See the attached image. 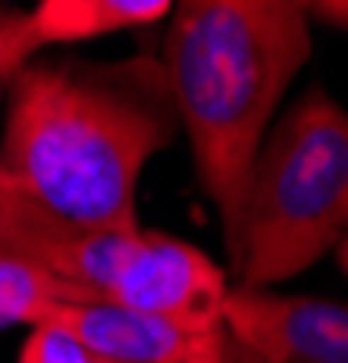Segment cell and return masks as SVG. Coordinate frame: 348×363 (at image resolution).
Wrapping results in <instances>:
<instances>
[{"label": "cell", "instance_id": "6", "mask_svg": "<svg viewBox=\"0 0 348 363\" xmlns=\"http://www.w3.org/2000/svg\"><path fill=\"white\" fill-rule=\"evenodd\" d=\"M62 327L87 349L112 363H228V338L221 327H196L112 301H54L40 309L33 327Z\"/></svg>", "mask_w": 348, "mask_h": 363}, {"label": "cell", "instance_id": "11", "mask_svg": "<svg viewBox=\"0 0 348 363\" xmlns=\"http://www.w3.org/2000/svg\"><path fill=\"white\" fill-rule=\"evenodd\" d=\"M29 48L25 40V26H22V15H0V102H4V91L11 87L15 73L29 62Z\"/></svg>", "mask_w": 348, "mask_h": 363}, {"label": "cell", "instance_id": "13", "mask_svg": "<svg viewBox=\"0 0 348 363\" xmlns=\"http://www.w3.org/2000/svg\"><path fill=\"white\" fill-rule=\"evenodd\" d=\"M337 258H341V269L348 272V236H344L341 244H337Z\"/></svg>", "mask_w": 348, "mask_h": 363}, {"label": "cell", "instance_id": "14", "mask_svg": "<svg viewBox=\"0 0 348 363\" xmlns=\"http://www.w3.org/2000/svg\"><path fill=\"white\" fill-rule=\"evenodd\" d=\"M0 15H4V11H0Z\"/></svg>", "mask_w": 348, "mask_h": 363}, {"label": "cell", "instance_id": "12", "mask_svg": "<svg viewBox=\"0 0 348 363\" xmlns=\"http://www.w3.org/2000/svg\"><path fill=\"white\" fill-rule=\"evenodd\" d=\"M301 8H305V15H315L319 22L348 33V0H323V4H301Z\"/></svg>", "mask_w": 348, "mask_h": 363}, {"label": "cell", "instance_id": "4", "mask_svg": "<svg viewBox=\"0 0 348 363\" xmlns=\"http://www.w3.org/2000/svg\"><path fill=\"white\" fill-rule=\"evenodd\" d=\"M225 272L199 247L167 233L138 229L120 255L102 301L196 327H221Z\"/></svg>", "mask_w": 348, "mask_h": 363}, {"label": "cell", "instance_id": "9", "mask_svg": "<svg viewBox=\"0 0 348 363\" xmlns=\"http://www.w3.org/2000/svg\"><path fill=\"white\" fill-rule=\"evenodd\" d=\"M54 301H95V298H87L73 284L51 277L37 265L0 258V330L11 323L33 327L37 313L54 306Z\"/></svg>", "mask_w": 348, "mask_h": 363}, {"label": "cell", "instance_id": "8", "mask_svg": "<svg viewBox=\"0 0 348 363\" xmlns=\"http://www.w3.org/2000/svg\"><path fill=\"white\" fill-rule=\"evenodd\" d=\"M76 236V229L51 218L0 160V258L37 265L62 280Z\"/></svg>", "mask_w": 348, "mask_h": 363}, {"label": "cell", "instance_id": "2", "mask_svg": "<svg viewBox=\"0 0 348 363\" xmlns=\"http://www.w3.org/2000/svg\"><path fill=\"white\" fill-rule=\"evenodd\" d=\"M170 15L163 80L232 251L261 135L312 51L308 15L286 0H189Z\"/></svg>", "mask_w": 348, "mask_h": 363}, {"label": "cell", "instance_id": "1", "mask_svg": "<svg viewBox=\"0 0 348 363\" xmlns=\"http://www.w3.org/2000/svg\"><path fill=\"white\" fill-rule=\"evenodd\" d=\"M163 66L25 62L8 87L0 160L51 218L76 233L127 229L138 174L170 142Z\"/></svg>", "mask_w": 348, "mask_h": 363}, {"label": "cell", "instance_id": "5", "mask_svg": "<svg viewBox=\"0 0 348 363\" xmlns=\"http://www.w3.org/2000/svg\"><path fill=\"white\" fill-rule=\"evenodd\" d=\"M228 363H348V306L327 298L228 291Z\"/></svg>", "mask_w": 348, "mask_h": 363}, {"label": "cell", "instance_id": "3", "mask_svg": "<svg viewBox=\"0 0 348 363\" xmlns=\"http://www.w3.org/2000/svg\"><path fill=\"white\" fill-rule=\"evenodd\" d=\"M348 233V113L312 91L257 149L228 258L247 291L290 280Z\"/></svg>", "mask_w": 348, "mask_h": 363}, {"label": "cell", "instance_id": "10", "mask_svg": "<svg viewBox=\"0 0 348 363\" xmlns=\"http://www.w3.org/2000/svg\"><path fill=\"white\" fill-rule=\"evenodd\" d=\"M18 363H112L102 352L87 349L80 338H73L62 327H29V338L22 342Z\"/></svg>", "mask_w": 348, "mask_h": 363}, {"label": "cell", "instance_id": "7", "mask_svg": "<svg viewBox=\"0 0 348 363\" xmlns=\"http://www.w3.org/2000/svg\"><path fill=\"white\" fill-rule=\"evenodd\" d=\"M170 11L174 4L167 0H44L22 15V26L29 48L37 51L47 44H80L120 29L153 26Z\"/></svg>", "mask_w": 348, "mask_h": 363}]
</instances>
